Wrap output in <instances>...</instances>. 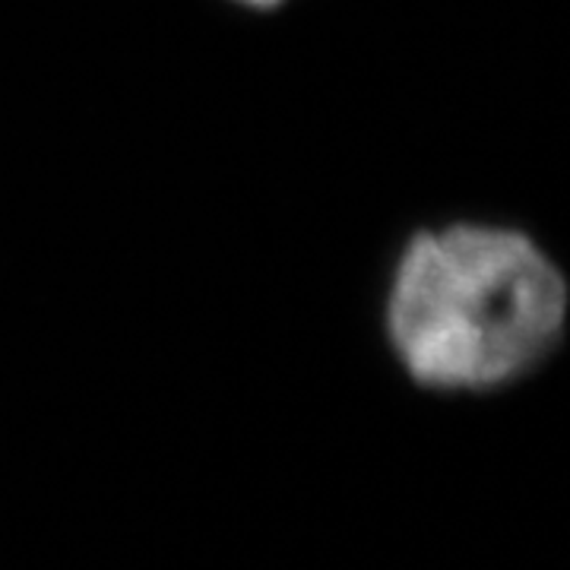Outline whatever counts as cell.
I'll use <instances>...</instances> for the list:
<instances>
[{
  "mask_svg": "<svg viewBox=\"0 0 570 570\" xmlns=\"http://www.w3.org/2000/svg\"><path fill=\"white\" fill-rule=\"evenodd\" d=\"M245 3H254V7H269V3H276V0H245Z\"/></svg>",
  "mask_w": 570,
  "mask_h": 570,
  "instance_id": "2",
  "label": "cell"
},
{
  "mask_svg": "<svg viewBox=\"0 0 570 570\" xmlns=\"http://www.w3.org/2000/svg\"><path fill=\"white\" fill-rule=\"evenodd\" d=\"M568 285L527 235L450 225L419 235L390 295V340L415 384L491 390L542 365L564 336Z\"/></svg>",
  "mask_w": 570,
  "mask_h": 570,
  "instance_id": "1",
  "label": "cell"
}]
</instances>
